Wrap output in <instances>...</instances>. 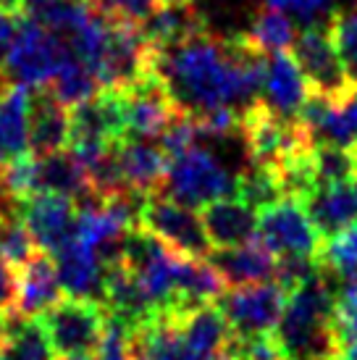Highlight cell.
<instances>
[{"instance_id": "1", "label": "cell", "mask_w": 357, "mask_h": 360, "mask_svg": "<svg viewBox=\"0 0 357 360\" xmlns=\"http://www.w3.org/2000/svg\"><path fill=\"white\" fill-rule=\"evenodd\" d=\"M150 66L163 77L169 95L184 113L197 116L216 105L239 108L234 71L223 37L202 32L171 51L150 48Z\"/></svg>"}, {"instance_id": "2", "label": "cell", "mask_w": 357, "mask_h": 360, "mask_svg": "<svg viewBox=\"0 0 357 360\" xmlns=\"http://www.w3.org/2000/svg\"><path fill=\"white\" fill-rule=\"evenodd\" d=\"M328 271L287 295V305L276 326V337L287 360H334L339 352L337 292Z\"/></svg>"}, {"instance_id": "3", "label": "cell", "mask_w": 357, "mask_h": 360, "mask_svg": "<svg viewBox=\"0 0 357 360\" xmlns=\"http://www.w3.org/2000/svg\"><path fill=\"white\" fill-rule=\"evenodd\" d=\"M48 334L53 355L82 358L98 350L100 337L108 323V308L95 297L63 295L53 308L37 316Z\"/></svg>"}, {"instance_id": "4", "label": "cell", "mask_w": 357, "mask_h": 360, "mask_svg": "<svg viewBox=\"0 0 357 360\" xmlns=\"http://www.w3.org/2000/svg\"><path fill=\"white\" fill-rule=\"evenodd\" d=\"M71 56L74 53L69 48V40H63L58 32L24 19L6 53L3 71L11 82L37 90V87H48Z\"/></svg>"}, {"instance_id": "5", "label": "cell", "mask_w": 357, "mask_h": 360, "mask_svg": "<svg viewBox=\"0 0 357 360\" xmlns=\"http://www.w3.org/2000/svg\"><path fill=\"white\" fill-rule=\"evenodd\" d=\"M160 192L197 210L213 200L237 195V176H231L210 150L189 148L171 158Z\"/></svg>"}, {"instance_id": "6", "label": "cell", "mask_w": 357, "mask_h": 360, "mask_svg": "<svg viewBox=\"0 0 357 360\" xmlns=\"http://www.w3.org/2000/svg\"><path fill=\"white\" fill-rule=\"evenodd\" d=\"M239 134L252 163H278L297 148L316 145L297 119H284L263 98L242 108Z\"/></svg>"}, {"instance_id": "7", "label": "cell", "mask_w": 357, "mask_h": 360, "mask_svg": "<svg viewBox=\"0 0 357 360\" xmlns=\"http://www.w3.org/2000/svg\"><path fill=\"white\" fill-rule=\"evenodd\" d=\"M139 226L189 258H208L213 252L197 210L163 192H152L145 198L139 208Z\"/></svg>"}, {"instance_id": "8", "label": "cell", "mask_w": 357, "mask_h": 360, "mask_svg": "<svg viewBox=\"0 0 357 360\" xmlns=\"http://www.w3.org/2000/svg\"><path fill=\"white\" fill-rule=\"evenodd\" d=\"M258 240L278 258L297 255V258H318L323 245L320 231L310 221L305 205L297 198H281L260 208Z\"/></svg>"}, {"instance_id": "9", "label": "cell", "mask_w": 357, "mask_h": 360, "mask_svg": "<svg viewBox=\"0 0 357 360\" xmlns=\"http://www.w3.org/2000/svg\"><path fill=\"white\" fill-rule=\"evenodd\" d=\"M289 292L281 284L258 281V284H242L228 287L219 300V308L226 316L231 337H255L276 331Z\"/></svg>"}, {"instance_id": "10", "label": "cell", "mask_w": 357, "mask_h": 360, "mask_svg": "<svg viewBox=\"0 0 357 360\" xmlns=\"http://www.w3.org/2000/svg\"><path fill=\"white\" fill-rule=\"evenodd\" d=\"M292 56L297 58L299 69L313 92H320V95L337 101L352 87V82L347 79L344 66L339 60L337 48H334L328 24H308L294 37Z\"/></svg>"}, {"instance_id": "11", "label": "cell", "mask_w": 357, "mask_h": 360, "mask_svg": "<svg viewBox=\"0 0 357 360\" xmlns=\"http://www.w3.org/2000/svg\"><path fill=\"white\" fill-rule=\"evenodd\" d=\"M16 210H19L21 221L27 224L34 245L50 255L74 237L79 210H77V200L71 195L34 192V195L16 202Z\"/></svg>"}, {"instance_id": "12", "label": "cell", "mask_w": 357, "mask_h": 360, "mask_svg": "<svg viewBox=\"0 0 357 360\" xmlns=\"http://www.w3.org/2000/svg\"><path fill=\"white\" fill-rule=\"evenodd\" d=\"M126 98V137L150 140L176 119L181 110L166 90V82L155 69L145 71L131 87L124 90Z\"/></svg>"}, {"instance_id": "13", "label": "cell", "mask_w": 357, "mask_h": 360, "mask_svg": "<svg viewBox=\"0 0 357 360\" xmlns=\"http://www.w3.org/2000/svg\"><path fill=\"white\" fill-rule=\"evenodd\" d=\"M200 219L213 250L237 248L258 237V210L237 195L208 202L200 208Z\"/></svg>"}, {"instance_id": "14", "label": "cell", "mask_w": 357, "mask_h": 360, "mask_svg": "<svg viewBox=\"0 0 357 360\" xmlns=\"http://www.w3.org/2000/svg\"><path fill=\"white\" fill-rule=\"evenodd\" d=\"M60 297H63V287H60L56 260L50 252L37 250L19 269V290H16L13 313L21 319H37Z\"/></svg>"}, {"instance_id": "15", "label": "cell", "mask_w": 357, "mask_h": 360, "mask_svg": "<svg viewBox=\"0 0 357 360\" xmlns=\"http://www.w3.org/2000/svg\"><path fill=\"white\" fill-rule=\"evenodd\" d=\"M310 95V84L292 51L271 53L263 82V101L284 119H297Z\"/></svg>"}, {"instance_id": "16", "label": "cell", "mask_w": 357, "mask_h": 360, "mask_svg": "<svg viewBox=\"0 0 357 360\" xmlns=\"http://www.w3.org/2000/svg\"><path fill=\"white\" fill-rule=\"evenodd\" d=\"M71 140V108L53 98L48 87H37L30 103V150L50 155L66 150Z\"/></svg>"}, {"instance_id": "17", "label": "cell", "mask_w": 357, "mask_h": 360, "mask_svg": "<svg viewBox=\"0 0 357 360\" xmlns=\"http://www.w3.org/2000/svg\"><path fill=\"white\" fill-rule=\"evenodd\" d=\"M302 205L323 240L357 224V174L334 184H320Z\"/></svg>"}, {"instance_id": "18", "label": "cell", "mask_w": 357, "mask_h": 360, "mask_svg": "<svg viewBox=\"0 0 357 360\" xmlns=\"http://www.w3.org/2000/svg\"><path fill=\"white\" fill-rule=\"evenodd\" d=\"M53 260L58 269L63 295L95 297V300L103 297V260L95 248H89L79 237H71L63 248L53 252Z\"/></svg>"}, {"instance_id": "19", "label": "cell", "mask_w": 357, "mask_h": 360, "mask_svg": "<svg viewBox=\"0 0 357 360\" xmlns=\"http://www.w3.org/2000/svg\"><path fill=\"white\" fill-rule=\"evenodd\" d=\"M208 260L219 269L228 287H242V284H258V281L276 279L278 255L271 252L263 242L255 240L237 245V248H223L213 250Z\"/></svg>"}, {"instance_id": "20", "label": "cell", "mask_w": 357, "mask_h": 360, "mask_svg": "<svg viewBox=\"0 0 357 360\" xmlns=\"http://www.w3.org/2000/svg\"><path fill=\"white\" fill-rule=\"evenodd\" d=\"M32 87L6 82L0 87V163L27 155L30 150Z\"/></svg>"}, {"instance_id": "21", "label": "cell", "mask_w": 357, "mask_h": 360, "mask_svg": "<svg viewBox=\"0 0 357 360\" xmlns=\"http://www.w3.org/2000/svg\"><path fill=\"white\" fill-rule=\"evenodd\" d=\"M119 160L129 190L142 192V195L160 192L171 163L160 145H148L145 140L126 137L119 142Z\"/></svg>"}, {"instance_id": "22", "label": "cell", "mask_w": 357, "mask_h": 360, "mask_svg": "<svg viewBox=\"0 0 357 360\" xmlns=\"http://www.w3.org/2000/svg\"><path fill=\"white\" fill-rule=\"evenodd\" d=\"M169 316H174L181 334L202 358L213 360L216 355L226 352L228 342H231V329H228L226 316L219 308V302H205L192 310L169 313Z\"/></svg>"}, {"instance_id": "23", "label": "cell", "mask_w": 357, "mask_h": 360, "mask_svg": "<svg viewBox=\"0 0 357 360\" xmlns=\"http://www.w3.org/2000/svg\"><path fill=\"white\" fill-rule=\"evenodd\" d=\"M139 30L152 51H171L181 42L208 32V24L202 13L192 11V6H181V8H155L139 24Z\"/></svg>"}, {"instance_id": "24", "label": "cell", "mask_w": 357, "mask_h": 360, "mask_svg": "<svg viewBox=\"0 0 357 360\" xmlns=\"http://www.w3.org/2000/svg\"><path fill=\"white\" fill-rule=\"evenodd\" d=\"M37 192H60L74 200L92 198L87 169L69 150L37 155Z\"/></svg>"}, {"instance_id": "25", "label": "cell", "mask_w": 357, "mask_h": 360, "mask_svg": "<svg viewBox=\"0 0 357 360\" xmlns=\"http://www.w3.org/2000/svg\"><path fill=\"white\" fill-rule=\"evenodd\" d=\"M237 198L249 202L255 210L287 198L284 187H281L276 163H252L249 160L247 166L237 174Z\"/></svg>"}, {"instance_id": "26", "label": "cell", "mask_w": 357, "mask_h": 360, "mask_svg": "<svg viewBox=\"0 0 357 360\" xmlns=\"http://www.w3.org/2000/svg\"><path fill=\"white\" fill-rule=\"evenodd\" d=\"M48 90L53 92V98L58 103H63L66 108H74L79 103L95 98L100 92V82L95 79V74L82 63L77 56H71L63 69L53 77V82L48 84Z\"/></svg>"}, {"instance_id": "27", "label": "cell", "mask_w": 357, "mask_h": 360, "mask_svg": "<svg viewBox=\"0 0 357 360\" xmlns=\"http://www.w3.org/2000/svg\"><path fill=\"white\" fill-rule=\"evenodd\" d=\"M318 263L339 281L357 279V224L326 237L318 250Z\"/></svg>"}, {"instance_id": "28", "label": "cell", "mask_w": 357, "mask_h": 360, "mask_svg": "<svg viewBox=\"0 0 357 360\" xmlns=\"http://www.w3.org/2000/svg\"><path fill=\"white\" fill-rule=\"evenodd\" d=\"M247 37L258 45L263 53H278V51H292L294 45V24L289 21V16L284 11L276 8H260L252 19Z\"/></svg>"}, {"instance_id": "29", "label": "cell", "mask_w": 357, "mask_h": 360, "mask_svg": "<svg viewBox=\"0 0 357 360\" xmlns=\"http://www.w3.org/2000/svg\"><path fill=\"white\" fill-rule=\"evenodd\" d=\"M326 24L347 79L357 84V8H337Z\"/></svg>"}, {"instance_id": "30", "label": "cell", "mask_w": 357, "mask_h": 360, "mask_svg": "<svg viewBox=\"0 0 357 360\" xmlns=\"http://www.w3.org/2000/svg\"><path fill=\"white\" fill-rule=\"evenodd\" d=\"M0 184H3V195L13 202L34 195L37 192V155L27 153V155L3 163Z\"/></svg>"}, {"instance_id": "31", "label": "cell", "mask_w": 357, "mask_h": 360, "mask_svg": "<svg viewBox=\"0 0 357 360\" xmlns=\"http://www.w3.org/2000/svg\"><path fill=\"white\" fill-rule=\"evenodd\" d=\"M316 171H318V181H320V184H334V181L355 176L357 171H355L352 148L326 145V142L316 145Z\"/></svg>"}, {"instance_id": "32", "label": "cell", "mask_w": 357, "mask_h": 360, "mask_svg": "<svg viewBox=\"0 0 357 360\" xmlns=\"http://www.w3.org/2000/svg\"><path fill=\"white\" fill-rule=\"evenodd\" d=\"M95 360H134V350H131V329L121 319L110 316L105 331L100 337V345L95 350Z\"/></svg>"}, {"instance_id": "33", "label": "cell", "mask_w": 357, "mask_h": 360, "mask_svg": "<svg viewBox=\"0 0 357 360\" xmlns=\"http://www.w3.org/2000/svg\"><path fill=\"white\" fill-rule=\"evenodd\" d=\"M197 137H200V127H197V121H195V116L181 110L176 119L160 131L158 145L163 148V153H166L169 158H176L178 153L195 148V140H197Z\"/></svg>"}, {"instance_id": "34", "label": "cell", "mask_w": 357, "mask_h": 360, "mask_svg": "<svg viewBox=\"0 0 357 360\" xmlns=\"http://www.w3.org/2000/svg\"><path fill=\"white\" fill-rule=\"evenodd\" d=\"M337 331L339 345H357V279L344 281L337 292Z\"/></svg>"}, {"instance_id": "35", "label": "cell", "mask_w": 357, "mask_h": 360, "mask_svg": "<svg viewBox=\"0 0 357 360\" xmlns=\"http://www.w3.org/2000/svg\"><path fill=\"white\" fill-rule=\"evenodd\" d=\"M239 119H242V110L234 105H216L195 116L200 134H208V137H228L239 131Z\"/></svg>"}, {"instance_id": "36", "label": "cell", "mask_w": 357, "mask_h": 360, "mask_svg": "<svg viewBox=\"0 0 357 360\" xmlns=\"http://www.w3.org/2000/svg\"><path fill=\"white\" fill-rule=\"evenodd\" d=\"M268 8H276V11H284V13H292V16H297L299 21H313L318 24L316 19H320L323 13H334V6H337V0H266Z\"/></svg>"}, {"instance_id": "37", "label": "cell", "mask_w": 357, "mask_h": 360, "mask_svg": "<svg viewBox=\"0 0 357 360\" xmlns=\"http://www.w3.org/2000/svg\"><path fill=\"white\" fill-rule=\"evenodd\" d=\"M95 6L108 16L142 24L152 11L158 8V0H95Z\"/></svg>"}, {"instance_id": "38", "label": "cell", "mask_w": 357, "mask_h": 360, "mask_svg": "<svg viewBox=\"0 0 357 360\" xmlns=\"http://www.w3.org/2000/svg\"><path fill=\"white\" fill-rule=\"evenodd\" d=\"M21 24H24V13L19 11V6L11 0H0V69H3L6 53L16 37V32L21 30Z\"/></svg>"}, {"instance_id": "39", "label": "cell", "mask_w": 357, "mask_h": 360, "mask_svg": "<svg viewBox=\"0 0 357 360\" xmlns=\"http://www.w3.org/2000/svg\"><path fill=\"white\" fill-rule=\"evenodd\" d=\"M16 290H19V269H13L0 258V313H13Z\"/></svg>"}, {"instance_id": "40", "label": "cell", "mask_w": 357, "mask_h": 360, "mask_svg": "<svg viewBox=\"0 0 357 360\" xmlns=\"http://www.w3.org/2000/svg\"><path fill=\"white\" fill-rule=\"evenodd\" d=\"M195 0H158V8H181V6H192Z\"/></svg>"}, {"instance_id": "41", "label": "cell", "mask_w": 357, "mask_h": 360, "mask_svg": "<svg viewBox=\"0 0 357 360\" xmlns=\"http://www.w3.org/2000/svg\"><path fill=\"white\" fill-rule=\"evenodd\" d=\"M6 82H8V77H6V71L0 69V84H6Z\"/></svg>"}, {"instance_id": "42", "label": "cell", "mask_w": 357, "mask_h": 360, "mask_svg": "<svg viewBox=\"0 0 357 360\" xmlns=\"http://www.w3.org/2000/svg\"><path fill=\"white\" fill-rule=\"evenodd\" d=\"M352 155H355V171H357V142L352 145Z\"/></svg>"}, {"instance_id": "43", "label": "cell", "mask_w": 357, "mask_h": 360, "mask_svg": "<svg viewBox=\"0 0 357 360\" xmlns=\"http://www.w3.org/2000/svg\"><path fill=\"white\" fill-rule=\"evenodd\" d=\"M213 360H231V358H228L226 352H223V355H216V358H213Z\"/></svg>"}, {"instance_id": "44", "label": "cell", "mask_w": 357, "mask_h": 360, "mask_svg": "<svg viewBox=\"0 0 357 360\" xmlns=\"http://www.w3.org/2000/svg\"><path fill=\"white\" fill-rule=\"evenodd\" d=\"M58 360H89L87 355H82V358H58Z\"/></svg>"}, {"instance_id": "45", "label": "cell", "mask_w": 357, "mask_h": 360, "mask_svg": "<svg viewBox=\"0 0 357 360\" xmlns=\"http://www.w3.org/2000/svg\"><path fill=\"white\" fill-rule=\"evenodd\" d=\"M0 195H3V184H0Z\"/></svg>"}]
</instances>
